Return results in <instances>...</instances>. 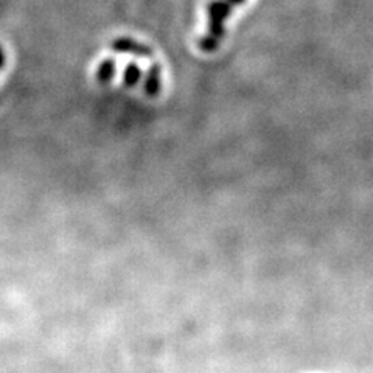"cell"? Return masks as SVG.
Instances as JSON below:
<instances>
[{
    "instance_id": "6da1fadb",
    "label": "cell",
    "mask_w": 373,
    "mask_h": 373,
    "mask_svg": "<svg viewBox=\"0 0 373 373\" xmlns=\"http://www.w3.org/2000/svg\"><path fill=\"white\" fill-rule=\"evenodd\" d=\"M246 2V0H213L207 5V33L199 39V48L204 53H213L226 38V22L232 10Z\"/></svg>"
},
{
    "instance_id": "7a4b0ae2",
    "label": "cell",
    "mask_w": 373,
    "mask_h": 373,
    "mask_svg": "<svg viewBox=\"0 0 373 373\" xmlns=\"http://www.w3.org/2000/svg\"><path fill=\"white\" fill-rule=\"evenodd\" d=\"M112 48L117 53H128L134 56H143V58H151L153 52L150 47L140 44L137 41H132L129 38H118L112 42Z\"/></svg>"
},
{
    "instance_id": "3957f363",
    "label": "cell",
    "mask_w": 373,
    "mask_h": 373,
    "mask_svg": "<svg viewBox=\"0 0 373 373\" xmlns=\"http://www.w3.org/2000/svg\"><path fill=\"white\" fill-rule=\"evenodd\" d=\"M162 90L160 83V66L153 64L151 69L148 70V76L145 81V92L150 97H157Z\"/></svg>"
},
{
    "instance_id": "277c9868",
    "label": "cell",
    "mask_w": 373,
    "mask_h": 373,
    "mask_svg": "<svg viewBox=\"0 0 373 373\" xmlns=\"http://www.w3.org/2000/svg\"><path fill=\"white\" fill-rule=\"evenodd\" d=\"M115 73V61L114 59H104L100 67L97 69V81L101 84H108Z\"/></svg>"
},
{
    "instance_id": "5b68a950",
    "label": "cell",
    "mask_w": 373,
    "mask_h": 373,
    "mask_svg": "<svg viewBox=\"0 0 373 373\" xmlns=\"http://www.w3.org/2000/svg\"><path fill=\"white\" fill-rule=\"evenodd\" d=\"M142 78V70L137 64H129L125 70V76H123V81L128 87L136 86V84Z\"/></svg>"
},
{
    "instance_id": "8992f818",
    "label": "cell",
    "mask_w": 373,
    "mask_h": 373,
    "mask_svg": "<svg viewBox=\"0 0 373 373\" xmlns=\"http://www.w3.org/2000/svg\"><path fill=\"white\" fill-rule=\"evenodd\" d=\"M3 61H5L3 52H2V48H0V69H2V66H3Z\"/></svg>"
}]
</instances>
